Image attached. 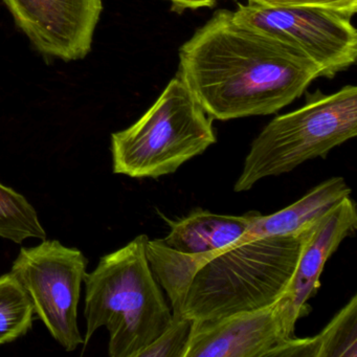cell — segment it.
<instances>
[{"label":"cell","instance_id":"obj_1","mask_svg":"<svg viewBox=\"0 0 357 357\" xmlns=\"http://www.w3.org/2000/svg\"><path fill=\"white\" fill-rule=\"evenodd\" d=\"M178 76L210 118L269 116L321 77L298 50L236 24L220 9L179 49Z\"/></svg>","mask_w":357,"mask_h":357},{"label":"cell","instance_id":"obj_2","mask_svg":"<svg viewBox=\"0 0 357 357\" xmlns=\"http://www.w3.org/2000/svg\"><path fill=\"white\" fill-rule=\"evenodd\" d=\"M145 234L101 257L85 275L86 347L101 327L110 357H139L172 323L173 314L146 256Z\"/></svg>","mask_w":357,"mask_h":357},{"label":"cell","instance_id":"obj_3","mask_svg":"<svg viewBox=\"0 0 357 357\" xmlns=\"http://www.w3.org/2000/svg\"><path fill=\"white\" fill-rule=\"evenodd\" d=\"M312 225L290 235L238 239L225 248L196 273L183 315L211 321L275 304L287 292Z\"/></svg>","mask_w":357,"mask_h":357},{"label":"cell","instance_id":"obj_4","mask_svg":"<svg viewBox=\"0 0 357 357\" xmlns=\"http://www.w3.org/2000/svg\"><path fill=\"white\" fill-rule=\"evenodd\" d=\"M213 121L176 75L139 120L112 133V171L132 178L172 174L216 144Z\"/></svg>","mask_w":357,"mask_h":357},{"label":"cell","instance_id":"obj_5","mask_svg":"<svg viewBox=\"0 0 357 357\" xmlns=\"http://www.w3.org/2000/svg\"><path fill=\"white\" fill-rule=\"evenodd\" d=\"M357 135V89L317 91L303 107L277 116L252 141L234 191H250L261 179L291 172L307 160L326 158Z\"/></svg>","mask_w":357,"mask_h":357},{"label":"cell","instance_id":"obj_6","mask_svg":"<svg viewBox=\"0 0 357 357\" xmlns=\"http://www.w3.org/2000/svg\"><path fill=\"white\" fill-rule=\"evenodd\" d=\"M89 260L76 248L58 240H43L24 248L11 273L17 278L52 337L68 352L84 344L78 325L81 287Z\"/></svg>","mask_w":357,"mask_h":357},{"label":"cell","instance_id":"obj_7","mask_svg":"<svg viewBox=\"0 0 357 357\" xmlns=\"http://www.w3.org/2000/svg\"><path fill=\"white\" fill-rule=\"evenodd\" d=\"M236 24L283 41L306 56L332 79L354 66L357 33L351 18L319 8L266 7L238 3L231 11Z\"/></svg>","mask_w":357,"mask_h":357},{"label":"cell","instance_id":"obj_8","mask_svg":"<svg viewBox=\"0 0 357 357\" xmlns=\"http://www.w3.org/2000/svg\"><path fill=\"white\" fill-rule=\"evenodd\" d=\"M18 28L43 55L76 61L89 55L102 0H3Z\"/></svg>","mask_w":357,"mask_h":357},{"label":"cell","instance_id":"obj_9","mask_svg":"<svg viewBox=\"0 0 357 357\" xmlns=\"http://www.w3.org/2000/svg\"><path fill=\"white\" fill-rule=\"evenodd\" d=\"M356 227V206L349 196L315 221L309 229L289 287L281 298L287 337H294L296 321L310 313L308 302L317 296L328 259L347 237L355 233Z\"/></svg>","mask_w":357,"mask_h":357},{"label":"cell","instance_id":"obj_10","mask_svg":"<svg viewBox=\"0 0 357 357\" xmlns=\"http://www.w3.org/2000/svg\"><path fill=\"white\" fill-rule=\"evenodd\" d=\"M281 298L265 308L195 321L185 357H265L289 338L284 330Z\"/></svg>","mask_w":357,"mask_h":357},{"label":"cell","instance_id":"obj_11","mask_svg":"<svg viewBox=\"0 0 357 357\" xmlns=\"http://www.w3.org/2000/svg\"><path fill=\"white\" fill-rule=\"evenodd\" d=\"M350 195L351 189L346 181L342 177H332L279 212L265 216L258 213L239 240L298 233Z\"/></svg>","mask_w":357,"mask_h":357},{"label":"cell","instance_id":"obj_12","mask_svg":"<svg viewBox=\"0 0 357 357\" xmlns=\"http://www.w3.org/2000/svg\"><path fill=\"white\" fill-rule=\"evenodd\" d=\"M258 213L244 215L215 214L197 210L179 220L168 221L167 245L187 254H204L221 250L237 241Z\"/></svg>","mask_w":357,"mask_h":357},{"label":"cell","instance_id":"obj_13","mask_svg":"<svg viewBox=\"0 0 357 357\" xmlns=\"http://www.w3.org/2000/svg\"><path fill=\"white\" fill-rule=\"evenodd\" d=\"M225 248L187 254L167 245L164 239H148L146 256L150 268L171 302L173 317L183 315V305L196 273Z\"/></svg>","mask_w":357,"mask_h":357},{"label":"cell","instance_id":"obj_14","mask_svg":"<svg viewBox=\"0 0 357 357\" xmlns=\"http://www.w3.org/2000/svg\"><path fill=\"white\" fill-rule=\"evenodd\" d=\"M0 238L22 244L26 239H47V231L32 204L0 183Z\"/></svg>","mask_w":357,"mask_h":357},{"label":"cell","instance_id":"obj_15","mask_svg":"<svg viewBox=\"0 0 357 357\" xmlns=\"http://www.w3.org/2000/svg\"><path fill=\"white\" fill-rule=\"evenodd\" d=\"M34 307L17 278L10 271L0 277V344L22 337L32 329Z\"/></svg>","mask_w":357,"mask_h":357},{"label":"cell","instance_id":"obj_16","mask_svg":"<svg viewBox=\"0 0 357 357\" xmlns=\"http://www.w3.org/2000/svg\"><path fill=\"white\" fill-rule=\"evenodd\" d=\"M319 357H357V296L334 315L317 334Z\"/></svg>","mask_w":357,"mask_h":357},{"label":"cell","instance_id":"obj_17","mask_svg":"<svg viewBox=\"0 0 357 357\" xmlns=\"http://www.w3.org/2000/svg\"><path fill=\"white\" fill-rule=\"evenodd\" d=\"M194 324L185 315L173 317L170 326L139 357H185Z\"/></svg>","mask_w":357,"mask_h":357},{"label":"cell","instance_id":"obj_18","mask_svg":"<svg viewBox=\"0 0 357 357\" xmlns=\"http://www.w3.org/2000/svg\"><path fill=\"white\" fill-rule=\"evenodd\" d=\"M266 7L319 8L352 18L357 11V0H248Z\"/></svg>","mask_w":357,"mask_h":357},{"label":"cell","instance_id":"obj_19","mask_svg":"<svg viewBox=\"0 0 357 357\" xmlns=\"http://www.w3.org/2000/svg\"><path fill=\"white\" fill-rule=\"evenodd\" d=\"M319 336L289 337L271 348L265 357H319Z\"/></svg>","mask_w":357,"mask_h":357},{"label":"cell","instance_id":"obj_20","mask_svg":"<svg viewBox=\"0 0 357 357\" xmlns=\"http://www.w3.org/2000/svg\"><path fill=\"white\" fill-rule=\"evenodd\" d=\"M171 9L177 13H183L185 10H197L200 8H213L217 0H168Z\"/></svg>","mask_w":357,"mask_h":357}]
</instances>
